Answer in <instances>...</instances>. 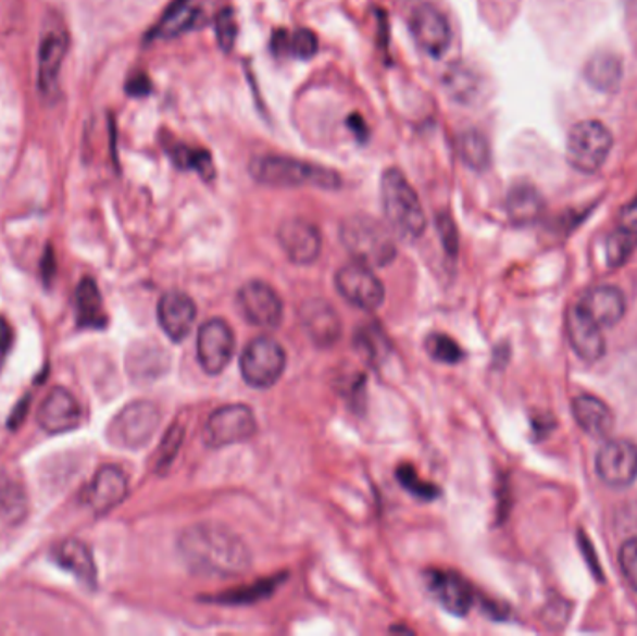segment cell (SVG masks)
I'll return each mask as SVG.
<instances>
[{"label":"cell","instance_id":"obj_1","mask_svg":"<svg viewBox=\"0 0 637 636\" xmlns=\"http://www.w3.org/2000/svg\"><path fill=\"white\" fill-rule=\"evenodd\" d=\"M177 549L183 562L203 577H237L252 565L245 541L218 523L190 526L183 532Z\"/></svg>","mask_w":637,"mask_h":636},{"label":"cell","instance_id":"obj_2","mask_svg":"<svg viewBox=\"0 0 637 636\" xmlns=\"http://www.w3.org/2000/svg\"><path fill=\"white\" fill-rule=\"evenodd\" d=\"M380 198L386 223L391 232L407 241H416L427 228V219L416 190L403 172L388 169L380 182Z\"/></svg>","mask_w":637,"mask_h":636},{"label":"cell","instance_id":"obj_3","mask_svg":"<svg viewBox=\"0 0 637 636\" xmlns=\"http://www.w3.org/2000/svg\"><path fill=\"white\" fill-rule=\"evenodd\" d=\"M250 176L258 184L271 187H317V189H339L341 176L321 164L308 163L302 159L284 155H260L250 163Z\"/></svg>","mask_w":637,"mask_h":636},{"label":"cell","instance_id":"obj_4","mask_svg":"<svg viewBox=\"0 0 637 636\" xmlns=\"http://www.w3.org/2000/svg\"><path fill=\"white\" fill-rule=\"evenodd\" d=\"M341 244L354 262L364 263L371 270L386 267L397 257L396 241L390 226H384L377 219L354 215L341 224Z\"/></svg>","mask_w":637,"mask_h":636},{"label":"cell","instance_id":"obj_5","mask_svg":"<svg viewBox=\"0 0 637 636\" xmlns=\"http://www.w3.org/2000/svg\"><path fill=\"white\" fill-rule=\"evenodd\" d=\"M613 135L599 120L574 125L566 138V161L579 174H597L610 158Z\"/></svg>","mask_w":637,"mask_h":636},{"label":"cell","instance_id":"obj_6","mask_svg":"<svg viewBox=\"0 0 637 636\" xmlns=\"http://www.w3.org/2000/svg\"><path fill=\"white\" fill-rule=\"evenodd\" d=\"M159 424L161 411L153 401H133L112 420L107 435L114 447L138 450L153 439Z\"/></svg>","mask_w":637,"mask_h":636},{"label":"cell","instance_id":"obj_7","mask_svg":"<svg viewBox=\"0 0 637 636\" xmlns=\"http://www.w3.org/2000/svg\"><path fill=\"white\" fill-rule=\"evenodd\" d=\"M286 349L280 341L260 336L248 344L241 354V375L247 385L271 388L278 383L286 370Z\"/></svg>","mask_w":637,"mask_h":636},{"label":"cell","instance_id":"obj_8","mask_svg":"<svg viewBox=\"0 0 637 636\" xmlns=\"http://www.w3.org/2000/svg\"><path fill=\"white\" fill-rule=\"evenodd\" d=\"M258 429L254 411L242 403L224 406L211 414L203 429L205 445L211 448L232 447L250 439Z\"/></svg>","mask_w":637,"mask_h":636},{"label":"cell","instance_id":"obj_9","mask_svg":"<svg viewBox=\"0 0 637 636\" xmlns=\"http://www.w3.org/2000/svg\"><path fill=\"white\" fill-rule=\"evenodd\" d=\"M336 288L345 301L360 310H377L386 297L384 284L364 263H347L336 275Z\"/></svg>","mask_w":637,"mask_h":636},{"label":"cell","instance_id":"obj_10","mask_svg":"<svg viewBox=\"0 0 637 636\" xmlns=\"http://www.w3.org/2000/svg\"><path fill=\"white\" fill-rule=\"evenodd\" d=\"M196 349L203 372L211 375L222 374L234 357V331L221 317L209 320L200 327Z\"/></svg>","mask_w":637,"mask_h":636},{"label":"cell","instance_id":"obj_11","mask_svg":"<svg viewBox=\"0 0 637 636\" xmlns=\"http://www.w3.org/2000/svg\"><path fill=\"white\" fill-rule=\"evenodd\" d=\"M237 304L250 325L261 328L278 327L284 317V302L267 283L252 280L237 294Z\"/></svg>","mask_w":637,"mask_h":636},{"label":"cell","instance_id":"obj_12","mask_svg":"<svg viewBox=\"0 0 637 636\" xmlns=\"http://www.w3.org/2000/svg\"><path fill=\"white\" fill-rule=\"evenodd\" d=\"M597 473L610 487H628L637 478V445L632 440H608L597 453Z\"/></svg>","mask_w":637,"mask_h":636},{"label":"cell","instance_id":"obj_13","mask_svg":"<svg viewBox=\"0 0 637 636\" xmlns=\"http://www.w3.org/2000/svg\"><path fill=\"white\" fill-rule=\"evenodd\" d=\"M410 33L417 46L433 59H440L451 46V27L446 15L433 7L422 4L410 15Z\"/></svg>","mask_w":637,"mask_h":636},{"label":"cell","instance_id":"obj_14","mask_svg":"<svg viewBox=\"0 0 637 636\" xmlns=\"http://www.w3.org/2000/svg\"><path fill=\"white\" fill-rule=\"evenodd\" d=\"M70 47L65 28L52 27L43 34L38 53V88L41 96L52 98L59 92L60 72Z\"/></svg>","mask_w":637,"mask_h":636},{"label":"cell","instance_id":"obj_15","mask_svg":"<svg viewBox=\"0 0 637 636\" xmlns=\"http://www.w3.org/2000/svg\"><path fill=\"white\" fill-rule=\"evenodd\" d=\"M278 241L287 258L297 265H310L317 260L323 247V237L317 226L304 219H289L282 223Z\"/></svg>","mask_w":637,"mask_h":636},{"label":"cell","instance_id":"obj_16","mask_svg":"<svg viewBox=\"0 0 637 636\" xmlns=\"http://www.w3.org/2000/svg\"><path fill=\"white\" fill-rule=\"evenodd\" d=\"M129 484L124 471L116 465H104L99 469L90 486L85 489V502L98 515L114 510L127 497Z\"/></svg>","mask_w":637,"mask_h":636},{"label":"cell","instance_id":"obj_17","mask_svg":"<svg viewBox=\"0 0 637 636\" xmlns=\"http://www.w3.org/2000/svg\"><path fill=\"white\" fill-rule=\"evenodd\" d=\"M80 419L83 409L78 406L77 398L64 387L52 388L39 407V426L43 427L47 434L72 432L80 424Z\"/></svg>","mask_w":637,"mask_h":636},{"label":"cell","instance_id":"obj_18","mask_svg":"<svg viewBox=\"0 0 637 636\" xmlns=\"http://www.w3.org/2000/svg\"><path fill=\"white\" fill-rule=\"evenodd\" d=\"M565 331L569 341L579 359L586 362H597L604 357L605 340L602 328L587 317L578 304L566 310Z\"/></svg>","mask_w":637,"mask_h":636},{"label":"cell","instance_id":"obj_19","mask_svg":"<svg viewBox=\"0 0 637 636\" xmlns=\"http://www.w3.org/2000/svg\"><path fill=\"white\" fill-rule=\"evenodd\" d=\"M576 304L600 328L615 327L625 317L626 299L623 291L615 286L587 289Z\"/></svg>","mask_w":637,"mask_h":636},{"label":"cell","instance_id":"obj_20","mask_svg":"<svg viewBox=\"0 0 637 636\" xmlns=\"http://www.w3.org/2000/svg\"><path fill=\"white\" fill-rule=\"evenodd\" d=\"M300 322L318 348H330L341 336V320L330 302L312 299L302 304Z\"/></svg>","mask_w":637,"mask_h":636},{"label":"cell","instance_id":"obj_21","mask_svg":"<svg viewBox=\"0 0 637 636\" xmlns=\"http://www.w3.org/2000/svg\"><path fill=\"white\" fill-rule=\"evenodd\" d=\"M157 317L170 340H185L196 322L195 301L183 291H168L159 301Z\"/></svg>","mask_w":637,"mask_h":636},{"label":"cell","instance_id":"obj_22","mask_svg":"<svg viewBox=\"0 0 637 636\" xmlns=\"http://www.w3.org/2000/svg\"><path fill=\"white\" fill-rule=\"evenodd\" d=\"M427 578H429L430 591L435 594L438 603L442 604L444 609L455 616L469 614L474 603V591L461 575H457L453 571L435 570L430 571Z\"/></svg>","mask_w":637,"mask_h":636},{"label":"cell","instance_id":"obj_23","mask_svg":"<svg viewBox=\"0 0 637 636\" xmlns=\"http://www.w3.org/2000/svg\"><path fill=\"white\" fill-rule=\"evenodd\" d=\"M52 557H54L60 568L73 573L80 583L90 586V588H96L98 565H96V560H93V554H91L88 545L83 544L80 539H65V541L54 547Z\"/></svg>","mask_w":637,"mask_h":636},{"label":"cell","instance_id":"obj_24","mask_svg":"<svg viewBox=\"0 0 637 636\" xmlns=\"http://www.w3.org/2000/svg\"><path fill=\"white\" fill-rule=\"evenodd\" d=\"M574 420L578 426L591 437H605L612 434L615 426V414L605 401L600 400L597 396L582 394L573 400Z\"/></svg>","mask_w":637,"mask_h":636},{"label":"cell","instance_id":"obj_25","mask_svg":"<svg viewBox=\"0 0 637 636\" xmlns=\"http://www.w3.org/2000/svg\"><path fill=\"white\" fill-rule=\"evenodd\" d=\"M200 20V8L195 0H174L148 34V41L172 40L195 27Z\"/></svg>","mask_w":637,"mask_h":636},{"label":"cell","instance_id":"obj_26","mask_svg":"<svg viewBox=\"0 0 637 636\" xmlns=\"http://www.w3.org/2000/svg\"><path fill=\"white\" fill-rule=\"evenodd\" d=\"M584 77L599 92H617L623 83V60L612 51L591 54L584 67Z\"/></svg>","mask_w":637,"mask_h":636},{"label":"cell","instance_id":"obj_27","mask_svg":"<svg viewBox=\"0 0 637 636\" xmlns=\"http://www.w3.org/2000/svg\"><path fill=\"white\" fill-rule=\"evenodd\" d=\"M545 213V198L534 185L516 184L511 187L508 195V215L514 224L527 226L539 221Z\"/></svg>","mask_w":637,"mask_h":636},{"label":"cell","instance_id":"obj_28","mask_svg":"<svg viewBox=\"0 0 637 636\" xmlns=\"http://www.w3.org/2000/svg\"><path fill=\"white\" fill-rule=\"evenodd\" d=\"M75 304H77V325L83 328H103L107 327V314L103 309V297L99 294L98 284L91 278H85L78 284L77 294H75Z\"/></svg>","mask_w":637,"mask_h":636},{"label":"cell","instance_id":"obj_29","mask_svg":"<svg viewBox=\"0 0 637 636\" xmlns=\"http://www.w3.org/2000/svg\"><path fill=\"white\" fill-rule=\"evenodd\" d=\"M444 85L449 96L462 105H472L482 96L483 83L472 67L453 64L444 75Z\"/></svg>","mask_w":637,"mask_h":636},{"label":"cell","instance_id":"obj_30","mask_svg":"<svg viewBox=\"0 0 637 636\" xmlns=\"http://www.w3.org/2000/svg\"><path fill=\"white\" fill-rule=\"evenodd\" d=\"M168 155L177 169L196 172L205 182H211L216 176L215 163H213V158L209 155V151L185 145H174L170 146Z\"/></svg>","mask_w":637,"mask_h":636},{"label":"cell","instance_id":"obj_31","mask_svg":"<svg viewBox=\"0 0 637 636\" xmlns=\"http://www.w3.org/2000/svg\"><path fill=\"white\" fill-rule=\"evenodd\" d=\"M459 150H461L462 161L469 164L472 171L483 172L490 166L492 153H490L487 137L482 132L469 129V132L462 133Z\"/></svg>","mask_w":637,"mask_h":636},{"label":"cell","instance_id":"obj_32","mask_svg":"<svg viewBox=\"0 0 637 636\" xmlns=\"http://www.w3.org/2000/svg\"><path fill=\"white\" fill-rule=\"evenodd\" d=\"M25 491L15 482L0 473V519L8 523H17L25 517Z\"/></svg>","mask_w":637,"mask_h":636},{"label":"cell","instance_id":"obj_33","mask_svg":"<svg viewBox=\"0 0 637 636\" xmlns=\"http://www.w3.org/2000/svg\"><path fill=\"white\" fill-rule=\"evenodd\" d=\"M636 247V232L625 230V228H619L617 226V230L608 237V262L612 263L613 267H617V265L628 260Z\"/></svg>","mask_w":637,"mask_h":636},{"label":"cell","instance_id":"obj_34","mask_svg":"<svg viewBox=\"0 0 637 636\" xmlns=\"http://www.w3.org/2000/svg\"><path fill=\"white\" fill-rule=\"evenodd\" d=\"M427 351L435 361L444 364H457L464 359L461 346L448 335H430L427 338Z\"/></svg>","mask_w":637,"mask_h":636},{"label":"cell","instance_id":"obj_35","mask_svg":"<svg viewBox=\"0 0 637 636\" xmlns=\"http://www.w3.org/2000/svg\"><path fill=\"white\" fill-rule=\"evenodd\" d=\"M397 478L403 484L404 489L412 492L417 499L433 500L438 497V487L420 478L416 469L412 465L399 466L397 469Z\"/></svg>","mask_w":637,"mask_h":636},{"label":"cell","instance_id":"obj_36","mask_svg":"<svg viewBox=\"0 0 637 636\" xmlns=\"http://www.w3.org/2000/svg\"><path fill=\"white\" fill-rule=\"evenodd\" d=\"M215 30L216 41L222 51L229 53L235 47L237 41V34H239V27H237V20H235L234 10L232 8H224L221 10L215 17Z\"/></svg>","mask_w":637,"mask_h":636},{"label":"cell","instance_id":"obj_37","mask_svg":"<svg viewBox=\"0 0 637 636\" xmlns=\"http://www.w3.org/2000/svg\"><path fill=\"white\" fill-rule=\"evenodd\" d=\"M317 36L308 28H300L297 33L291 34L287 40V54L295 57V59L310 60L317 54Z\"/></svg>","mask_w":637,"mask_h":636},{"label":"cell","instance_id":"obj_38","mask_svg":"<svg viewBox=\"0 0 637 636\" xmlns=\"http://www.w3.org/2000/svg\"><path fill=\"white\" fill-rule=\"evenodd\" d=\"M276 584H278V578L261 581V583L255 584V586H250V588H242V590L228 594V596L224 597V599H218V601H224V603L239 604L252 603V601H258V599H263V597L271 596L274 588H276Z\"/></svg>","mask_w":637,"mask_h":636},{"label":"cell","instance_id":"obj_39","mask_svg":"<svg viewBox=\"0 0 637 636\" xmlns=\"http://www.w3.org/2000/svg\"><path fill=\"white\" fill-rule=\"evenodd\" d=\"M183 427L174 426L168 434L164 435L163 445L159 448L157 453V471H164L172 465V461L176 458L177 450L182 447Z\"/></svg>","mask_w":637,"mask_h":636},{"label":"cell","instance_id":"obj_40","mask_svg":"<svg viewBox=\"0 0 637 636\" xmlns=\"http://www.w3.org/2000/svg\"><path fill=\"white\" fill-rule=\"evenodd\" d=\"M619 565L625 575L626 583L637 591V538L626 539L619 549Z\"/></svg>","mask_w":637,"mask_h":636},{"label":"cell","instance_id":"obj_41","mask_svg":"<svg viewBox=\"0 0 637 636\" xmlns=\"http://www.w3.org/2000/svg\"><path fill=\"white\" fill-rule=\"evenodd\" d=\"M358 346L362 348V351H365V354L370 357L371 361L378 362L383 359L384 349L383 346H386L388 341H386V336L380 333V328L371 327L364 328L360 335L357 336Z\"/></svg>","mask_w":637,"mask_h":636},{"label":"cell","instance_id":"obj_42","mask_svg":"<svg viewBox=\"0 0 637 636\" xmlns=\"http://www.w3.org/2000/svg\"><path fill=\"white\" fill-rule=\"evenodd\" d=\"M436 230H438L440 241H442L444 249H446L449 257H457L459 232H457L455 221L446 211L436 215Z\"/></svg>","mask_w":637,"mask_h":636},{"label":"cell","instance_id":"obj_43","mask_svg":"<svg viewBox=\"0 0 637 636\" xmlns=\"http://www.w3.org/2000/svg\"><path fill=\"white\" fill-rule=\"evenodd\" d=\"M619 228L636 232L637 234V198L634 202L628 203L626 208L619 213Z\"/></svg>","mask_w":637,"mask_h":636},{"label":"cell","instance_id":"obj_44","mask_svg":"<svg viewBox=\"0 0 637 636\" xmlns=\"http://www.w3.org/2000/svg\"><path fill=\"white\" fill-rule=\"evenodd\" d=\"M127 90H129L130 96H146V93H150L151 90L150 80H148L146 75H137V77H133V79L129 80Z\"/></svg>","mask_w":637,"mask_h":636},{"label":"cell","instance_id":"obj_45","mask_svg":"<svg viewBox=\"0 0 637 636\" xmlns=\"http://www.w3.org/2000/svg\"><path fill=\"white\" fill-rule=\"evenodd\" d=\"M12 327L8 325L4 317H0V359L12 348Z\"/></svg>","mask_w":637,"mask_h":636},{"label":"cell","instance_id":"obj_46","mask_svg":"<svg viewBox=\"0 0 637 636\" xmlns=\"http://www.w3.org/2000/svg\"><path fill=\"white\" fill-rule=\"evenodd\" d=\"M347 125H349V129H351L354 135H357L360 140H365L367 138V125H365V120L360 119L358 114H352L347 119Z\"/></svg>","mask_w":637,"mask_h":636},{"label":"cell","instance_id":"obj_47","mask_svg":"<svg viewBox=\"0 0 637 636\" xmlns=\"http://www.w3.org/2000/svg\"><path fill=\"white\" fill-rule=\"evenodd\" d=\"M420 2H423V0H420Z\"/></svg>","mask_w":637,"mask_h":636}]
</instances>
